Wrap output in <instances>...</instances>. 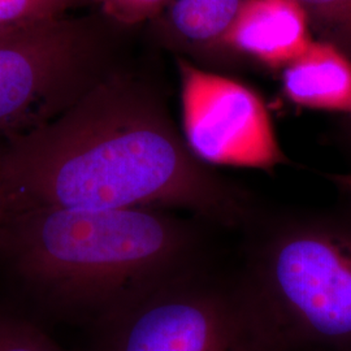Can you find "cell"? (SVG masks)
Returning a JSON list of instances; mask_svg holds the SVG:
<instances>
[{"label": "cell", "mask_w": 351, "mask_h": 351, "mask_svg": "<svg viewBox=\"0 0 351 351\" xmlns=\"http://www.w3.org/2000/svg\"><path fill=\"white\" fill-rule=\"evenodd\" d=\"M239 285L264 351H351V207L258 226Z\"/></svg>", "instance_id": "obj_3"}, {"label": "cell", "mask_w": 351, "mask_h": 351, "mask_svg": "<svg viewBox=\"0 0 351 351\" xmlns=\"http://www.w3.org/2000/svg\"><path fill=\"white\" fill-rule=\"evenodd\" d=\"M310 26L297 0H242L223 45L269 68H285L311 45Z\"/></svg>", "instance_id": "obj_7"}, {"label": "cell", "mask_w": 351, "mask_h": 351, "mask_svg": "<svg viewBox=\"0 0 351 351\" xmlns=\"http://www.w3.org/2000/svg\"><path fill=\"white\" fill-rule=\"evenodd\" d=\"M97 351H264L243 291L191 265L95 326Z\"/></svg>", "instance_id": "obj_5"}, {"label": "cell", "mask_w": 351, "mask_h": 351, "mask_svg": "<svg viewBox=\"0 0 351 351\" xmlns=\"http://www.w3.org/2000/svg\"><path fill=\"white\" fill-rule=\"evenodd\" d=\"M12 211V202H11V195L7 189V185L4 182V177L1 172V165H0V224L3 220L7 217V215Z\"/></svg>", "instance_id": "obj_14"}, {"label": "cell", "mask_w": 351, "mask_h": 351, "mask_svg": "<svg viewBox=\"0 0 351 351\" xmlns=\"http://www.w3.org/2000/svg\"><path fill=\"white\" fill-rule=\"evenodd\" d=\"M326 42L351 51V0H297Z\"/></svg>", "instance_id": "obj_10"}, {"label": "cell", "mask_w": 351, "mask_h": 351, "mask_svg": "<svg viewBox=\"0 0 351 351\" xmlns=\"http://www.w3.org/2000/svg\"><path fill=\"white\" fill-rule=\"evenodd\" d=\"M202 241L197 223L169 210L25 208L0 224V275L38 313L95 326L201 263Z\"/></svg>", "instance_id": "obj_2"}, {"label": "cell", "mask_w": 351, "mask_h": 351, "mask_svg": "<svg viewBox=\"0 0 351 351\" xmlns=\"http://www.w3.org/2000/svg\"><path fill=\"white\" fill-rule=\"evenodd\" d=\"M0 351H65L24 315L0 307Z\"/></svg>", "instance_id": "obj_12"}, {"label": "cell", "mask_w": 351, "mask_h": 351, "mask_svg": "<svg viewBox=\"0 0 351 351\" xmlns=\"http://www.w3.org/2000/svg\"><path fill=\"white\" fill-rule=\"evenodd\" d=\"M91 4V0H0V30L55 19Z\"/></svg>", "instance_id": "obj_11"}, {"label": "cell", "mask_w": 351, "mask_h": 351, "mask_svg": "<svg viewBox=\"0 0 351 351\" xmlns=\"http://www.w3.org/2000/svg\"><path fill=\"white\" fill-rule=\"evenodd\" d=\"M242 0H171L165 14L168 29L193 45L221 43L236 20Z\"/></svg>", "instance_id": "obj_9"}, {"label": "cell", "mask_w": 351, "mask_h": 351, "mask_svg": "<svg viewBox=\"0 0 351 351\" xmlns=\"http://www.w3.org/2000/svg\"><path fill=\"white\" fill-rule=\"evenodd\" d=\"M0 165L12 211L147 207L226 228L255 219L250 194L191 154L162 99L116 71L49 123L0 145Z\"/></svg>", "instance_id": "obj_1"}, {"label": "cell", "mask_w": 351, "mask_h": 351, "mask_svg": "<svg viewBox=\"0 0 351 351\" xmlns=\"http://www.w3.org/2000/svg\"><path fill=\"white\" fill-rule=\"evenodd\" d=\"M282 91L295 106L351 117V59L326 40H313L284 68Z\"/></svg>", "instance_id": "obj_8"}, {"label": "cell", "mask_w": 351, "mask_h": 351, "mask_svg": "<svg viewBox=\"0 0 351 351\" xmlns=\"http://www.w3.org/2000/svg\"><path fill=\"white\" fill-rule=\"evenodd\" d=\"M103 13L65 14L0 30V145L46 124L114 72Z\"/></svg>", "instance_id": "obj_4"}, {"label": "cell", "mask_w": 351, "mask_h": 351, "mask_svg": "<svg viewBox=\"0 0 351 351\" xmlns=\"http://www.w3.org/2000/svg\"><path fill=\"white\" fill-rule=\"evenodd\" d=\"M182 137L202 163L272 169L285 163L263 99L252 88L178 62Z\"/></svg>", "instance_id": "obj_6"}, {"label": "cell", "mask_w": 351, "mask_h": 351, "mask_svg": "<svg viewBox=\"0 0 351 351\" xmlns=\"http://www.w3.org/2000/svg\"><path fill=\"white\" fill-rule=\"evenodd\" d=\"M171 0H124L116 23L121 26H133L155 20L163 14Z\"/></svg>", "instance_id": "obj_13"}]
</instances>
